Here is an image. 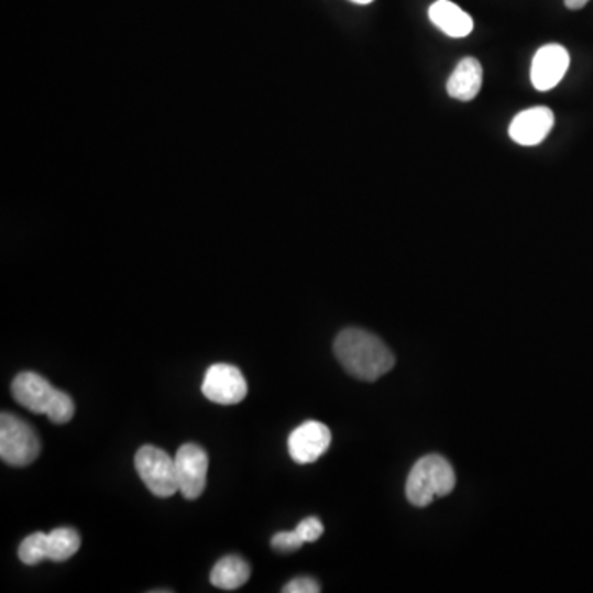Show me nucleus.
I'll return each instance as SVG.
<instances>
[{
	"mask_svg": "<svg viewBox=\"0 0 593 593\" xmlns=\"http://www.w3.org/2000/svg\"><path fill=\"white\" fill-rule=\"evenodd\" d=\"M333 350L348 374L367 383L389 373L396 363L393 351L380 337L360 328L341 331Z\"/></svg>",
	"mask_w": 593,
	"mask_h": 593,
	"instance_id": "obj_1",
	"label": "nucleus"
},
{
	"mask_svg": "<svg viewBox=\"0 0 593 593\" xmlns=\"http://www.w3.org/2000/svg\"><path fill=\"white\" fill-rule=\"evenodd\" d=\"M455 470L440 455H426L417 460L406 483L410 505L426 508L437 496H447L455 488Z\"/></svg>",
	"mask_w": 593,
	"mask_h": 593,
	"instance_id": "obj_2",
	"label": "nucleus"
},
{
	"mask_svg": "<svg viewBox=\"0 0 593 593\" xmlns=\"http://www.w3.org/2000/svg\"><path fill=\"white\" fill-rule=\"evenodd\" d=\"M42 443L39 433L15 414L0 416V459L10 466H29L39 459Z\"/></svg>",
	"mask_w": 593,
	"mask_h": 593,
	"instance_id": "obj_3",
	"label": "nucleus"
},
{
	"mask_svg": "<svg viewBox=\"0 0 593 593\" xmlns=\"http://www.w3.org/2000/svg\"><path fill=\"white\" fill-rule=\"evenodd\" d=\"M135 470L152 495L171 498L178 492L175 457L154 446H144L135 453Z\"/></svg>",
	"mask_w": 593,
	"mask_h": 593,
	"instance_id": "obj_4",
	"label": "nucleus"
},
{
	"mask_svg": "<svg viewBox=\"0 0 593 593\" xmlns=\"http://www.w3.org/2000/svg\"><path fill=\"white\" fill-rule=\"evenodd\" d=\"M201 393L211 403L221 406L240 404L248 396V381L240 367L233 364L217 363L205 373Z\"/></svg>",
	"mask_w": 593,
	"mask_h": 593,
	"instance_id": "obj_5",
	"label": "nucleus"
},
{
	"mask_svg": "<svg viewBox=\"0 0 593 593\" xmlns=\"http://www.w3.org/2000/svg\"><path fill=\"white\" fill-rule=\"evenodd\" d=\"M178 492L185 499H197L207 488L208 455L197 443H184L175 453Z\"/></svg>",
	"mask_w": 593,
	"mask_h": 593,
	"instance_id": "obj_6",
	"label": "nucleus"
},
{
	"mask_svg": "<svg viewBox=\"0 0 593 593\" xmlns=\"http://www.w3.org/2000/svg\"><path fill=\"white\" fill-rule=\"evenodd\" d=\"M331 443V432L325 424L317 420H308L301 424L289 436L290 457L300 465H308L320 459Z\"/></svg>",
	"mask_w": 593,
	"mask_h": 593,
	"instance_id": "obj_7",
	"label": "nucleus"
},
{
	"mask_svg": "<svg viewBox=\"0 0 593 593\" xmlns=\"http://www.w3.org/2000/svg\"><path fill=\"white\" fill-rule=\"evenodd\" d=\"M571 56L562 45L549 43L538 50L532 59L531 81L538 91H549L556 88L569 69Z\"/></svg>",
	"mask_w": 593,
	"mask_h": 593,
	"instance_id": "obj_8",
	"label": "nucleus"
},
{
	"mask_svg": "<svg viewBox=\"0 0 593 593\" xmlns=\"http://www.w3.org/2000/svg\"><path fill=\"white\" fill-rule=\"evenodd\" d=\"M12 396L20 406L25 407L30 413L46 416L50 404L55 397L56 391L45 377L40 374L25 371L17 374L12 381Z\"/></svg>",
	"mask_w": 593,
	"mask_h": 593,
	"instance_id": "obj_9",
	"label": "nucleus"
},
{
	"mask_svg": "<svg viewBox=\"0 0 593 593\" xmlns=\"http://www.w3.org/2000/svg\"><path fill=\"white\" fill-rule=\"evenodd\" d=\"M554 128V112L545 106L526 109L513 119L509 135L516 144L532 147L541 144Z\"/></svg>",
	"mask_w": 593,
	"mask_h": 593,
	"instance_id": "obj_10",
	"label": "nucleus"
},
{
	"mask_svg": "<svg viewBox=\"0 0 593 593\" xmlns=\"http://www.w3.org/2000/svg\"><path fill=\"white\" fill-rule=\"evenodd\" d=\"M483 83V68L479 59L466 56L457 65L447 83L450 98L472 101L476 98Z\"/></svg>",
	"mask_w": 593,
	"mask_h": 593,
	"instance_id": "obj_11",
	"label": "nucleus"
},
{
	"mask_svg": "<svg viewBox=\"0 0 593 593\" xmlns=\"http://www.w3.org/2000/svg\"><path fill=\"white\" fill-rule=\"evenodd\" d=\"M429 19L437 29L453 39H463L473 30L472 17L450 0L433 2L429 9Z\"/></svg>",
	"mask_w": 593,
	"mask_h": 593,
	"instance_id": "obj_12",
	"label": "nucleus"
},
{
	"mask_svg": "<svg viewBox=\"0 0 593 593\" xmlns=\"http://www.w3.org/2000/svg\"><path fill=\"white\" fill-rule=\"evenodd\" d=\"M251 578V568L240 556H227L215 564L210 582L221 591H238Z\"/></svg>",
	"mask_w": 593,
	"mask_h": 593,
	"instance_id": "obj_13",
	"label": "nucleus"
},
{
	"mask_svg": "<svg viewBox=\"0 0 593 593\" xmlns=\"http://www.w3.org/2000/svg\"><path fill=\"white\" fill-rule=\"evenodd\" d=\"M81 548V538L73 528H58L48 532V561L65 562Z\"/></svg>",
	"mask_w": 593,
	"mask_h": 593,
	"instance_id": "obj_14",
	"label": "nucleus"
},
{
	"mask_svg": "<svg viewBox=\"0 0 593 593\" xmlns=\"http://www.w3.org/2000/svg\"><path fill=\"white\" fill-rule=\"evenodd\" d=\"M19 559L25 565H36L48 559V535L33 532L19 546Z\"/></svg>",
	"mask_w": 593,
	"mask_h": 593,
	"instance_id": "obj_15",
	"label": "nucleus"
},
{
	"mask_svg": "<svg viewBox=\"0 0 593 593\" xmlns=\"http://www.w3.org/2000/svg\"><path fill=\"white\" fill-rule=\"evenodd\" d=\"M75 416V403L68 394L63 391H56L55 397H53L52 404H50L48 410H46V417L52 420L53 424L69 422Z\"/></svg>",
	"mask_w": 593,
	"mask_h": 593,
	"instance_id": "obj_16",
	"label": "nucleus"
},
{
	"mask_svg": "<svg viewBox=\"0 0 593 593\" xmlns=\"http://www.w3.org/2000/svg\"><path fill=\"white\" fill-rule=\"evenodd\" d=\"M273 548L279 552H294L298 551L301 546L305 545L304 539L300 538L297 531H284L277 532L271 541Z\"/></svg>",
	"mask_w": 593,
	"mask_h": 593,
	"instance_id": "obj_17",
	"label": "nucleus"
},
{
	"mask_svg": "<svg viewBox=\"0 0 593 593\" xmlns=\"http://www.w3.org/2000/svg\"><path fill=\"white\" fill-rule=\"evenodd\" d=\"M296 531L305 542H315L323 535V525L320 519L307 518L298 523Z\"/></svg>",
	"mask_w": 593,
	"mask_h": 593,
	"instance_id": "obj_18",
	"label": "nucleus"
},
{
	"mask_svg": "<svg viewBox=\"0 0 593 593\" xmlns=\"http://www.w3.org/2000/svg\"><path fill=\"white\" fill-rule=\"evenodd\" d=\"M286 593H318L320 585L310 578H297L283 589Z\"/></svg>",
	"mask_w": 593,
	"mask_h": 593,
	"instance_id": "obj_19",
	"label": "nucleus"
},
{
	"mask_svg": "<svg viewBox=\"0 0 593 593\" xmlns=\"http://www.w3.org/2000/svg\"><path fill=\"white\" fill-rule=\"evenodd\" d=\"M565 7L571 10H581L584 9L585 6H587L591 0H564Z\"/></svg>",
	"mask_w": 593,
	"mask_h": 593,
	"instance_id": "obj_20",
	"label": "nucleus"
},
{
	"mask_svg": "<svg viewBox=\"0 0 593 593\" xmlns=\"http://www.w3.org/2000/svg\"><path fill=\"white\" fill-rule=\"evenodd\" d=\"M351 2L361 3V6H364V3H371L373 0H351Z\"/></svg>",
	"mask_w": 593,
	"mask_h": 593,
	"instance_id": "obj_21",
	"label": "nucleus"
}]
</instances>
